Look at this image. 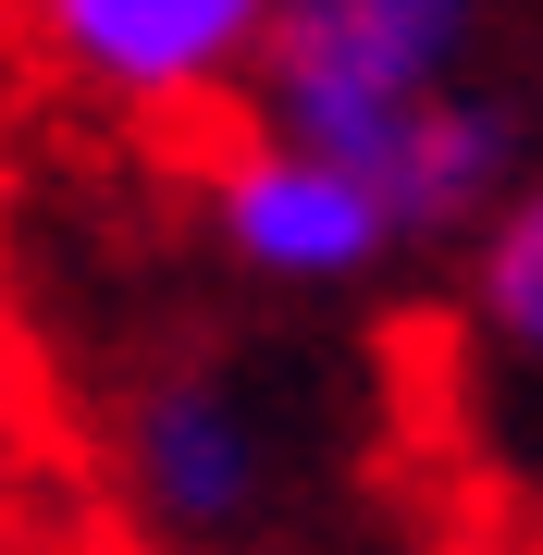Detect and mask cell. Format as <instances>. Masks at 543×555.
Masks as SVG:
<instances>
[{
  "label": "cell",
  "mask_w": 543,
  "mask_h": 555,
  "mask_svg": "<svg viewBox=\"0 0 543 555\" xmlns=\"http://www.w3.org/2000/svg\"><path fill=\"white\" fill-rule=\"evenodd\" d=\"M13 456L25 444H13V396H0V506H13Z\"/></svg>",
  "instance_id": "cell-7"
},
{
  "label": "cell",
  "mask_w": 543,
  "mask_h": 555,
  "mask_svg": "<svg viewBox=\"0 0 543 555\" xmlns=\"http://www.w3.org/2000/svg\"><path fill=\"white\" fill-rule=\"evenodd\" d=\"M469 321H482L506 358L543 371V173L469 235Z\"/></svg>",
  "instance_id": "cell-6"
},
{
  "label": "cell",
  "mask_w": 543,
  "mask_h": 555,
  "mask_svg": "<svg viewBox=\"0 0 543 555\" xmlns=\"http://www.w3.org/2000/svg\"><path fill=\"white\" fill-rule=\"evenodd\" d=\"M210 235L260 284H359L408 247L359 160L322 137H284V124H260V137H235L210 160Z\"/></svg>",
  "instance_id": "cell-4"
},
{
  "label": "cell",
  "mask_w": 543,
  "mask_h": 555,
  "mask_svg": "<svg viewBox=\"0 0 543 555\" xmlns=\"http://www.w3.org/2000/svg\"><path fill=\"white\" fill-rule=\"evenodd\" d=\"M359 173L383 185V210H396V235H482V222L519 198V112L494 100V87H444L432 112H408L383 149H359Z\"/></svg>",
  "instance_id": "cell-5"
},
{
  "label": "cell",
  "mask_w": 543,
  "mask_h": 555,
  "mask_svg": "<svg viewBox=\"0 0 543 555\" xmlns=\"http://www.w3.org/2000/svg\"><path fill=\"white\" fill-rule=\"evenodd\" d=\"M469 38H482V0H284L247 100L284 137H322L359 160L444 87H469Z\"/></svg>",
  "instance_id": "cell-1"
},
{
  "label": "cell",
  "mask_w": 543,
  "mask_h": 555,
  "mask_svg": "<svg viewBox=\"0 0 543 555\" xmlns=\"http://www.w3.org/2000/svg\"><path fill=\"white\" fill-rule=\"evenodd\" d=\"M272 408L222 358H173L124 396V494L173 543H235L272 506Z\"/></svg>",
  "instance_id": "cell-3"
},
{
  "label": "cell",
  "mask_w": 543,
  "mask_h": 555,
  "mask_svg": "<svg viewBox=\"0 0 543 555\" xmlns=\"http://www.w3.org/2000/svg\"><path fill=\"white\" fill-rule=\"evenodd\" d=\"M25 25L87 100L173 124V112H222L235 87H260L284 0H25Z\"/></svg>",
  "instance_id": "cell-2"
}]
</instances>
